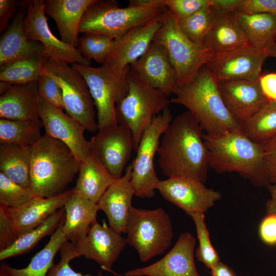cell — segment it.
I'll list each match as a JSON object with an SVG mask.
<instances>
[{
	"label": "cell",
	"mask_w": 276,
	"mask_h": 276,
	"mask_svg": "<svg viewBox=\"0 0 276 276\" xmlns=\"http://www.w3.org/2000/svg\"><path fill=\"white\" fill-rule=\"evenodd\" d=\"M202 131L188 110L172 120L162 136L157 150L158 164L165 176L206 181L210 167Z\"/></svg>",
	"instance_id": "cell-1"
},
{
	"label": "cell",
	"mask_w": 276,
	"mask_h": 276,
	"mask_svg": "<svg viewBox=\"0 0 276 276\" xmlns=\"http://www.w3.org/2000/svg\"><path fill=\"white\" fill-rule=\"evenodd\" d=\"M209 153V167L218 173L238 172L257 187L270 185L264 159L263 145L241 130L211 134L203 133Z\"/></svg>",
	"instance_id": "cell-2"
},
{
	"label": "cell",
	"mask_w": 276,
	"mask_h": 276,
	"mask_svg": "<svg viewBox=\"0 0 276 276\" xmlns=\"http://www.w3.org/2000/svg\"><path fill=\"white\" fill-rule=\"evenodd\" d=\"M170 103L186 107L205 133L217 134L240 129L223 101L218 84L205 65L188 83L177 86Z\"/></svg>",
	"instance_id": "cell-3"
},
{
	"label": "cell",
	"mask_w": 276,
	"mask_h": 276,
	"mask_svg": "<svg viewBox=\"0 0 276 276\" xmlns=\"http://www.w3.org/2000/svg\"><path fill=\"white\" fill-rule=\"evenodd\" d=\"M80 164L66 145L44 134L31 146L30 188L41 197L60 194L66 191Z\"/></svg>",
	"instance_id": "cell-4"
},
{
	"label": "cell",
	"mask_w": 276,
	"mask_h": 276,
	"mask_svg": "<svg viewBox=\"0 0 276 276\" xmlns=\"http://www.w3.org/2000/svg\"><path fill=\"white\" fill-rule=\"evenodd\" d=\"M164 0L146 5L120 8L115 1L95 0L85 11L79 33L97 34L117 39L130 30L161 16L167 10Z\"/></svg>",
	"instance_id": "cell-5"
},
{
	"label": "cell",
	"mask_w": 276,
	"mask_h": 276,
	"mask_svg": "<svg viewBox=\"0 0 276 276\" xmlns=\"http://www.w3.org/2000/svg\"><path fill=\"white\" fill-rule=\"evenodd\" d=\"M164 93L145 83L130 67L128 91L116 105L117 123L131 132L133 150L136 151L141 137L154 118L170 103Z\"/></svg>",
	"instance_id": "cell-6"
},
{
	"label": "cell",
	"mask_w": 276,
	"mask_h": 276,
	"mask_svg": "<svg viewBox=\"0 0 276 276\" xmlns=\"http://www.w3.org/2000/svg\"><path fill=\"white\" fill-rule=\"evenodd\" d=\"M153 41L166 50L175 71L177 86L191 81L214 54L210 49L190 40L181 32L177 18L168 9Z\"/></svg>",
	"instance_id": "cell-7"
},
{
	"label": "cell",
	"mask_w": 276,
	"mask_h": 276,
	"mask_svg": "<svg viewBox=\"0 0 276 276\" xmlns=\"http://www.w3.org/2000/svg\"><path fill=\"white\" fill-rule=\"evenodd\" d=\"M125 234L127 243L136 250L142 262L164 252L173 237L170 216L160 208L145 210L132 206Z\"/></svg>",
	"instance_id": "cell-8"
},
{
	"label": "cell",
	"mask_w": 276,
	"mask_h": 276,
	"mask_svg": "<svg viewBox=\"0 0 276 276\" xmlns=\"http://www.w3.org/2000/svg\"><path fill=\"white\" fill-rule=\"evenodd\" d=\"M85 79L97 109L99 129L117 124L116 105L127 94L130 66L115 71L103 65L95 67L73 64Z\"/></svg>",
	"instance_id": "cell-9"
},
{
	"label": "cell",
	"mask_w": 276,
	"mask_h": 276,
	"mask_svg": "<svg viewBox=\"0 0 276 276\" xmlns=\"http://www.w3.org/2000/svg\"><path fill=\"white\" fill-rule=\"evenodd\" d=\"M43 73L60 86L66 113L86 130L94 132L99 130L94 103L87 83L80 73L68 63L50 59Z\"/></svg>",
	"instance_id": "cell-10"
},
{
	"label": "cell",
	"mask_w": 276,
	"mask_h": 276,
	"mask_svg": "<svg viewBox=\"0 0 276 276\" xmlns=\"http://www.w3.org/2000/svg\"><path fill=\"white\" fill-rule=\"evenodd\" d=\"M172 120L171 111L167 107L154 118L141 137L136 156L131 164V182L136 197L151 198L155 195L160 180L154 168V156L157 153L160 138Z\"/></svg>",
	"instance_id": "cell-11"
},
{
	"label": "cell",
	"mask_w": 276,
	"mask_h": 276,
	"mask_svg": "<svg viewBox=\"0 0 276 276\" xmlns=\"http://www.w3.org/2000/svg\"><path fill=\"white\" fill-rule=\"evenodd\" d=\"M24 29L31 39L39 42L45 48L49 59L58 62L90 66L91 60L85 58L77 48L56 37L49 28L44 12L43 0L25 1Z\"/></svg>",
	"instance_id": "cell-12"
},
{
	"label": "cell",
	"mask_w": 276,
	"mask_h": 276,
	"mask_svg": "<svg viewBox=\"0 0 276 276\" xmlns=\"http://www.w3.org/2000/svg\"><path fill=\"white\" fill-rule=\"evenodd\" d=\"M267 50L250 47L215 53L205 66L218 83L259 80L263 64L269 57Z\"/></svg>",
	"instance_id": "cell-13"
},
{
	"label": "cell",
	"mask_w": 276,
	"mask_h": 276,
	"mask_svg": "<svg viewBox=\"0 0 276 276\" xmlns=\"http://www.w3.org/2000/svg\"><path fill=\"white\" fill-rule=\"evenodd\" d=\"M91 153L116 179L130 158L133 144L130 131L118 124L98 130L89 141Z\"/></svg>",
	"instance_id": "cell-14"
},
{
	"label": "cell",
	"mask_w": 276,
	"mask_h": 276,
	"mask_svg": "<svg viewBox=\"0 0 276 276\" xmlns=\"http://www.w3.org/2000/svg\"><path fill=\"white\" fill-rule=\"evenodd\" d=\"M156 190L189 216L197 212L206 213L222 196L219 191L207 188L203 182L183 177L160 180Z\"/></svg>",
	"instance_id": "cell-15"
},
{
	"label": "cell",
	"mask_w": 276,
	"mask_h": 276,
	"mask_svg": "<svg viewBox=\"0 0 276 276\" xmlns=\"http://www.w3.org/2000/svg\"><path fill=\"white\" fill-rule=\"evenodd\" d=\"M38 114L45 134L63 143L80 162L89 156V141L86 139V130L80 123L40 97Z\"/></svg>",
	"instance_id": "cell-16"
},
{
	"label": "cell",
	"mask_w": 276,
	"mask_h": 276,
	"mask_svg": "<svg viewBox=\"0 0 276 276\" xmlns=\"http://www.w3.org/2000/svg\"><path fill=\"white\" fill-rule=\"evenodd\" d=\"M196 240L190 233H182L171 249L159 260L144 267L129 270L125 276H200L195 266Z\"/></svg>",
	"instance_id": "cell-17"
},
{
	"label": "cell",
	"mask_w": 276,
	"mask_h": 276,
	"mask_svg": "<svg viewBox=\"0 0 276 276\" xmlns=\"http://www.w3.org/2000/svg\"><path fill=\"white\" fill-rule=\"evenodd\" d=\"M127 244L126 238L120 234L96 220L86 237L74 243L75 254L76 258L84 256L96 261L103 269L111 272L114 263Z\"/></svg>",
	"instance_id": "cell-18"
},
{
	"label": "cell",
	"mask_w": 276,
	"mask_h": 276,
	"mask_svg": "<svg viewBox=\"0 0 276 276\" xmlns=\"http://www.w3.org/2000/svg\"><path fill=\"white\" fill-rule=\"evenodd\" d=\"M163 15L115 39L114 47L104 65L112 70L122 71L136 62L152 43L162 25Z\"/></svg>",
	"instance_id": "cell-19"
},
{
	"label": "cell",
	"mask_w": 276,
	"mask_h": 276,
	"mask_svg": "<svg viewBox=\"0 0 276 276\" xmlns=\"http://www.w3.org/2000/svg\"><path fill=\"white\" fill-rule=\"evenodd\" d=\"M130 66L145 83L167 96L177 87L175 71L166 50L153 41L147 52Z\"/></svg>",
	"instance_id": "cell-20"
},
{
	"label": "cell",
	"mask_w": 276,
	"mask_h": 276,
	"mask_svg": "<svg viewBox=\"0 0 276 276\" xmlns=\"http://www.w3.org/2000/svg\"><path fill=\"white\" fill-rule=\"evenodd\" d=\"M226 108L241 125L267 101L259 80H243L218 83Z\"/></svg>",
	"instance_id": "cell-21"
},
{
	"label": "cell",
	"mask_w": 276,
	"mask_h": 276,
	"mask_svg": "<svg viewBox=\"0 0 276 276\" xmlns=\"http://www.w3.org/2000/svg\"><path fill=\"white\" fill-rule=\"evenodd\" d=\"M130 164L122 176L107 188L98 202L100 210L106 215L109 227L116 232L125 233L134 192L131 184Z\"/></svg>",
	"instance_id": "cell-22"
},
{
	"label": "cell",
	"mask_w": 276,
	"mask_h": 276,
	"mask_svg": "<svg viewBox=\"0 0 276 276\" xmlns=\"http://www.w3.org/2000/svg\"><path fill=\"white\" fill-rule=\"evenodd\" d=\"M25 15L24 9L18 11L2 35L0 65L32 56L48 57L43 45L27 36L24 25Z\"/></svg>",
	"instance_id": "cell-23"
},
{
	"label": "cell",
	"mask_w": 276,
	"mask_h": 276,
	"mask_svg": "<svg viewBox=\"0 0 276 276\" xmlns=\"http://www.w3.org/2000/svg\"><path fill=\"white\" fill-rule=\"evenodd\" d=\"M71 194L72 191L67 190L51 197L39 196L17 209L4 206L19 237L38 226L51 215L63 208Z\"/></svg>",
	"instance_id": "cell-24"
},
{
	"label": "cell",
	"mask_w": 276,
	"mask_h": 276,
	"mask_svg": "<svg viewBox=\"0 0 276 276\" xmlns=\"http://www.w3.org/2000/svg\"><path fill=\"white\" fill-rule=\"evenodd\" d=\"M212 8L211 24L203 45L214 53L250 47L234 12Z\"/></svg>",
	"instance_id": "cell-25"
},
{
	"label": "cell",
	"mask_w": 276,
	"mask_h": 276,
	"mask_svg": "<svg viewBox=\"0 0 276 276\" xmlns=\"http://www.w3.org/2000/svg\"><path fill=\"white\" fill-rule=\"evenodd\" d=\"M37 82L12 85L0 96V118L13 120L40 121Z\"/></svg>",
	"instance_id": "cell-26"
},
{
	"label": "cell",
	"mask_w": 276,
	"mask_h": 276,
	"mask_svg": "<svg viewBox=\"0 0 276 276\" xmlns=\"http://www.w3.org/2000/svg\"><path fill=\"white\" fill-rule=\"evenodd\" d=\"M95 0H45L44 12L56 22L64 43L77 48L83 15Z\"/></svg>",
	"instance_id": "cell-27"
},
{
	"label": "cell",
	"mask_w": 276,
	"mask_h": 276,
	"mask_svg": "<svg viewBox=\"0 0 276 276\" xmlns=\"http://www.w3.org/2000/svg\"><path fill=\"white\" fill-rule=\"evenodd\" d=\"M64 209L63 232L68 240L78 243L86 237L91 225L97 220L99 206L72 191Z\"/></svg>",
	"instance_id": "cell-28"
},
{
	"label": "cell",
	"mask_w": 276,
	"mask_h": 276,
	"mask_svg": "<svg viewBox=\"0 0 276 276\" xmlns=\"http://www.w3.org/2000/svg\"><path fill=\"white\" fill-rule=\"evenodd\" d=\"M78 173L72 191L95 203L116 180L91 153L81 162Z\"/></svg>",
	"instance_id": "cell-29"
},
{
	"label": "cell",
	"mask_w": 276,
	"mask_h": 276,
	"mask_svg": "<svg viewBox=\"0 0 276 276\" xmlns=\"http://www.w3.org/2000/svg\"><path fill=\"white\" fill-rule=\"evenodd\" d=\"M234 14L250 47L264 50L275 42V15L239 12Z\"/></svg>",
	"instance_id": "cell-30"
},
{
	"label": "cell",
	"mask_w": 276,
	"mask_h": 276,
	"mask_svg": "<svg viewBox=\"0 0 276 276\" xmlns=\"http://www.w3.org/2000/svg\"><path fill=\"white\" fill-rule=\"evenodd\" d=\"M64 218L65 216L48 243L32 258L28 266L15 268L2 263L0 269L8 276H47L54 265L53 260L57 252L68 241L62 230Z\"/></svg>",
	"instance_id": "cell-31"
},
{
	"label": "cell",
	"mask_w": 276,
	"mask_h": 276,
	"mask_svg": "<svg viewBox=\"0 0 276 276\" xmlns=\"http://www.w3.org/2000/svg\"><path fill=\"white\" fill-rule=\"evenodd\" d=\"M31 146L0 145V172L15 182L30 187Z\"/></svg>",
	"instance_id": "cell-32"
},
{
	"label": "cell",
	"mask_w": 276,
	"mask_h": 276,
	"mask_svg": "<svg viewBox=\"0 0 276 276\" xmlns=\"http://www.w3.org/2000/svg\"><path fill=\"white\" fill-rule=\"evenodd\" d=\"M240 129L263 145L276 137V102L267 101L241 125Z\"/></svg>",
	"instance_id": "cell-33"
},
{
	"label": "cell",
	"mask_w": 276,
	"mask_h": 276,
	"mask_svg": "<svg viewBox=\"0 0 276 276\" xmlns=\"http://www.w3.org/2000/svg\"><path fill=\"white\" fill-rule=\"evenodd\" d=\"M48 59L45 56H35L1 65L0 80L12 85L37 82L44 72Z\"/></svg>",
	"instance_id": "cell-34"
},
{
	"label": "cell",
	"mask_w": 276,
	"mask_h": 276,
	"mask_svg": "<svg viewBox=\"0 0 276 276\" xmlns=\"http://www.w3.org/2000/svg\"><path fill=\"white\" fill-rule=\"evenodd\" d=\"M64 216L63 207L38 226L19 236L8 248L1 251L0 260L19 256L31 250L41 239L55 232Z\"/></svg>",
	"instance_id": "cell-35"
},
{
	"label": "cell",
	"mask_w": 276,
	"mask_h": 276,
	"mask_svg": "<svg viewBox=\"0 0 276 276\" xmlns=\"http://www.w3.org/2000/svg\"><path fill=\"white\" fill-rule=\"evenodd\" d=\"M41 120H13L0 119L1 145L32 146L42 136Z\"/></svg>",
	"instance_id": "cell-36"
},
{
	"label": "cell",
	"mask_w": 276,
	"mask_h": 276,
	"mask_svg": "<svg viewBox=\"0 0 276 276\" xmlns=\"http://www.w3.org/2000/svg\"><path fill=\"white\" fill-rule=\"evenodd\" d=\"M213 16V8L205 7L189 16L178 19L179 28L184 35L192 42L203 45L209 30Z\"/></svg>",
	"instance_id": "cell-37"
},
{
	"label": "cell",
	"mask_w": 276,
	"mask_h": 276,
	"mask_svg": "<svg viewBox=\"0 0 276 276\" xmlns=\"http://www.w3.org/2000/svg\"><path fill=\"white\" fill-rule=\"evenodd\" d=\"M114 43L115 39L107 36L85 34L79 39L77 48L85 58L104 65Z\"/></svg>",
	"instance_id": "cell-38"
},
{
	"label": "cell",
	"mask_w": 276,
	"mask_h": 276,
	"mask_svg": "<svg viewBox=\"0 0 276 276\" xmlns=\"http://www.w3.org/2000/svg\"><path fill=\"white\" fill-rule=\"evenodd\" d=\"M39 196L30 187L17 183L0 172V205L17 209Z\"/></svg>",
	"instance_id": "cell-39"
},
{
	"label": "cell",
	"mask_w": 276,
	"mask_h": 276,
	"mask_svg": "<svg viewBox=\"0 0 276 276\" xmlns=\"http://www.w3.org/2000/svg\"><path fill=\"white\" fill-rule=\"evenodd\" d=\"M190 217L194 222L199 242L196 256L199 262L211 269L220 261L218 252L211 243L204 214L197 212L192 214Z\"/></svg>",
	"instance_id": "cell-40"
},
{
	"label": "cell",
	"mask_w": 276,
	"mask_h": 276,
	"mask_svg": "<svg viewBox=\"0 0 276 276\" xmlns=\"http://www.w3.org/2000/svg\"><path fill=\"white\" fill-rule=\"evenodd\" d=\"M39 97L52 106L64 109L62 89L53 78L43 73L37 81Z\"/></svg>",
	"instance_id": "cell-41"
},
{
	"label": "cell",
	"mask_w": 276,
	"mask_h": 276,
	"mask_svg": "<svg viewBox=\"0 0 276 276\" xmlns=\"http://www.w3.org/2000/svg\"><path fill=\"white\" fill-rule=\"evenodd\" d=\"M60 252L59 262L53 265L47 276H92L90 274H82L77 272L71 267L70 262L76 258L74 243L66 241L61 247ZM97 276H102V274L99 272Z\"/></svg>",
	"instance_id": "cell-42"
},
{
	"label": "cell",
	"mask_w": 276,
	"mask_h": 276,
	"mask_svg": "<svg viewBox=\"0 0 276 276\" xmlns=\"http://www.w3.org/2000/svg\"><path fill=\"white\" fill-rule=\"evenodd\" d=\"M167 9L178 19H182L200 9L211 6V0H164Z\"/></svg>",
	"instance_id": "cell-43"
},
{
	"label": "cell",
	"mask_w": 276,
	"mask_h": 276,
	"mask_svg": "<svg viewBox=\"0 0 276 276\" xmlns=\"http://www.w3.org/2000/svg\"><path fill=\"white\" fill-rule=\"evenodd\" d=\"M18 238L5 208L0 205V251L10 246Z\"/></svg>",
	"instance_id": "cell-44"
},
{
	"label": "cell",
	"mask_w": 276,
	"mask_h": 276,
	"mask_svg": "<svg viewBox=\"0 0 276 276\" xmlns=\"http://www.w3.org/2000/svg\"><path fill=\"white\" fill-rule=\"evenodd\" d=\"M236 12L276 16V0H240Z\"/></svg>",
	"instance_id": "cell-45"
},
{
	"label": "cell",
	"mask_w": 276,
	"mask_h": 276,
	"mask_svg": "<svg viewBox=\"0 0 276 276\" xmlns=\"http://www.w3.org/2000/svg\"><path fill=\"white\" fill-rule=\"evenodd\" d=\"M264 159L270 184L276 183V137L263 145Z\"/></svg>",
	"instance_id": "cell-46"
},
{
	"label": "cell",
	"mask_w": 276,
	"mask_h": 276,
	"mask_svg": "<svg viewBox=\"0 0 276 276\" xmlns=\"http://www.w3.org/2000/svg\"><path fill=\"white\" fill-rule=\"evenodd\" d=\"M261 240L268 245H276V214L266 215L259 226Z\"/></svg>",
	"instance_id": "cell-47"
},
{
	"label": "cell",
	"mask_w": 276,
	"mask_h": 276,
	"mask_svg": "<svg viewBox=\"0 0 276 276\" xmlns=\"http://www.w3.org/2000/svg\"><path fill=\"white\" fill-rule=\"evenodd\" d=\"M259 82L262 91L267 101L276 102V73L261 75Z\"/></svg>",
	"instance_id": "cell-48"
},
{
	"label": "cell",
	"mask_w": 276,
	"mask_h": 276,
	"mask_svg": "<svg viewBox=\"0 0 276 276\" xmlns=\"http://www.w3.org/2000/svg\"><path fill=\"white\" fill-rule=\"evenodd\" d=\"M16 2L13 0L0 1V31L1 33L8 27V22L15 12Z\"/></svg>",
	"instance_id": "cell-49"
},
{
	"label": "cell",
	"mask_w": 276,
	"mask_h": 276,
	"mask_svg": "<svg viewBox=\"0 0 276 276\" xmlns=\"http://www.w3.org/2000/svg\"><path fill=\"white\" fill-rule=\"evenodd\" d=\"M240 0H211V6L216 9L236 12Z\"/></svg>",
	"instance_id": "cell-50"
},
{
	"label": "cell",
	"mask_w": 276,
	"mask_h": 276,
	"mask_svg": "<svg viewBox=\"0 0 276 276\" xmlns=\"http://www.w3.org/2000/svg\"><path fill=\"white\" fill-rule=\"evenodd\" d=\"M267 188L270 197L265 204L266 215L276 214V183L270 184Z\"/></svg>",
	"instance_id": "cell-51"
},
{
	"label": "cell",
	"mask_w": 276,
	"mask_h": 276,
	"mask_svg": "<svg viewBox=\"0 0 276 276\" xmlns=\"http://www.w3.org/2000/svg\"><path fill=\"white\" fill-rule=\"evenodd\" d=\"M210 273L212 276H236L228 266L221 261L211 269Z\"/></svg>",
	"instance_id": "cell-52"
},
{
	"label": "cell",
	"mask_w": 276,
	"mask_h": 276,
	"mask_svg": "<svg viewBox=\"0 0 276 276\" xmlns=\"http://www.w3.org/2000/svg\"><path fill=\"white\" fill-rule=\"evenodd\" d=\"M152 0H130L129 1V6L139 7L144 6L150 3Z\"/></svg>",
	"instance_id": "cell-53"
},
{
	"label": "cell",
	"mask_w": 276,
	"mask_h": 276,
	"mask_svg": "<svg viewBox=\"0 0 276 276\" xmlns=\"http://www.w3.org/2000/svg\"><path fill=\"white\" fill-rule=\"evenodd\" d=\"M267 50L269 53V56L272 57L276 58V43H273L271 45H270L267 49Z\"/></svg>",
	"instance_id": "cell-54"
},
{
	"label": "cell",
	"mask_w": 276,
	"mask_h": 276,
	"mask_svg": "<svg viewBox=\"0 0 276 276\" xmlns=\"http://www.w3.org/2000/svg\"><path fill=\"white\" fill-rule=\"evenodd\" d=\"M0 276H8L2 270L0 269Z\"/></svg>",
	"instance_id": "cell-55"
},
{
	"label": "cell",
	"mask_w": 276,
	"mask_h": 276,
	"mask_svg": "<svg viewBox=\"0 0 276 276\" xmlns=\"http://www.w3.org/2000/svg\"><path fill=\"white\" fill-rule=\"evenodd\" d=\"M118 275L119 276H125V275H122V274H118Z\"/></svg>",
	"instance_id": "cell-56"
},
{
	"label": "cell",
	"mask_w": 276,
	"mask_h": 276,
	"mask_svg": "<svg viewBox=\"0 0 276 276\" xmlns=\"http://www.w3.org/2000/svg\"><path fill=\"white\" fill-rule=\"evenodd\" d=\"M275 42L276 43V37L275 38Z\"/></svg>",
	"instance_id": "cell-57"
}]
</instances>
